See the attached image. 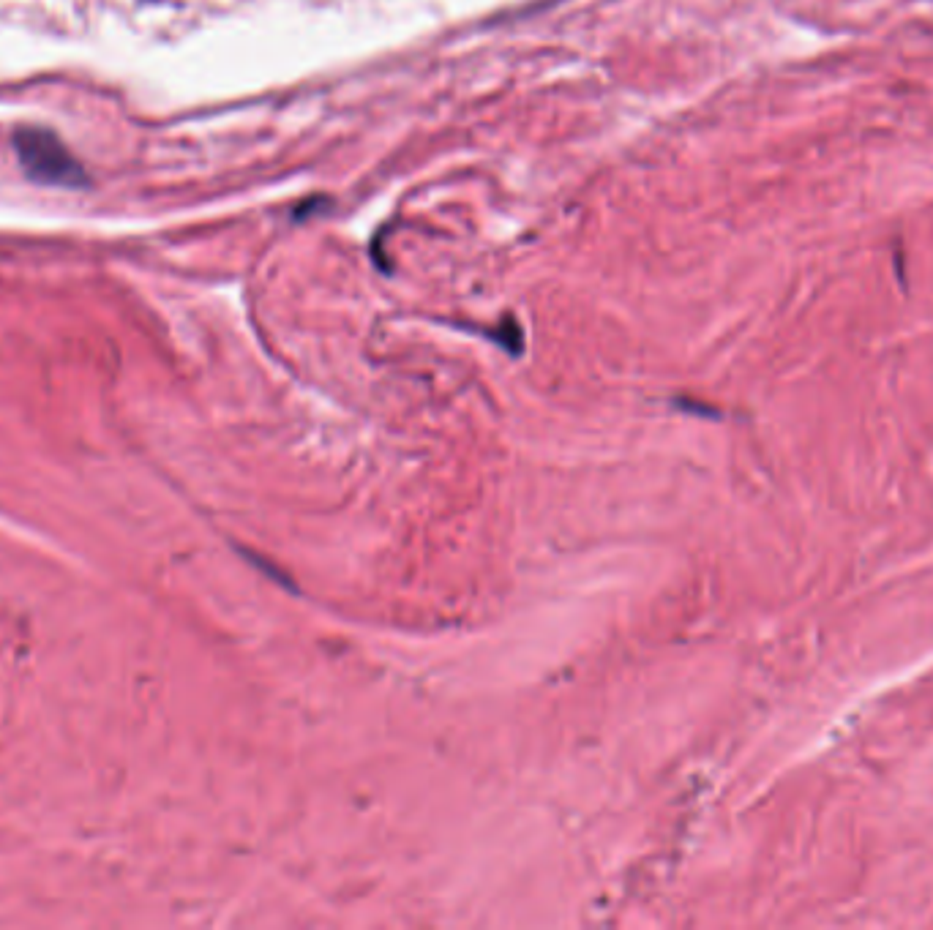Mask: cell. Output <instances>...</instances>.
<instances>
[{
    "label": "cell",
    "instance_id": "6da1fadb",
    "mask_svg": "<svg viewBox=\"0 0 933 930\" xmlns=\"http://www.w3.org/2000/svg\"><path fill=\"white\" fill-rule=\"evenodd\" d=\"M14 148H17V159L25 175L36 183L63 186V189H80L88 183L85 167L71 156V150L52 131L20 129L14 134Z\"/></svg>",
    "mask_w": 933,
    "mask_h": 930
}]
</instances>
